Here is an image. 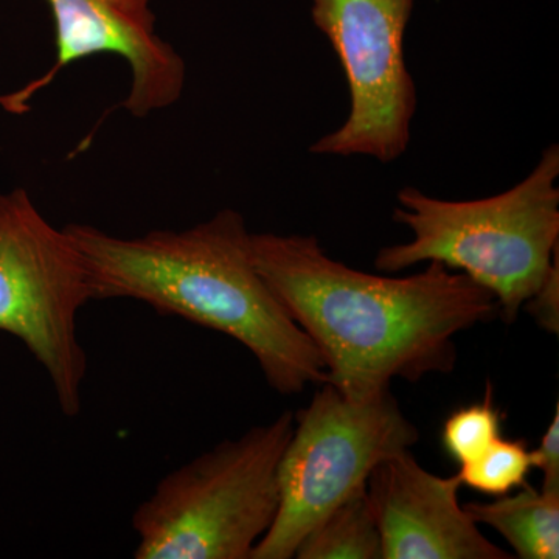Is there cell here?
<instances>
[{
	"label": "cell",
	"instance_id": "52a82bcc",
	"mask_svg": "<svg viewBox=\"0 0 559 559\" xmlns=\"http://www.w3.org/2000/svg\"><path fill=\"white\" fill-rule=\"evenodd\" d=\"M414 0H312L316 27L340 58L349 91L347 120L311 153L389 164L407 151L417 86L404 55Z\"/></svg>",
	"mask_w": 559,
	"mask_h": 559
},
{
	"label": "cell",
	"instance_id": "5bb4252c",
	"mask_svg": "<svg viewBox=\"0 0 559 559\" xmlns=\"http://www.w3.org/2000/svg\"><path fill=\"white\" fill-rule=\"evenodd\" d=\"M522 310L530 312L539 326L558 334L559 331V253L555 257L554 266L544 280L539 289L525 301Z\"/></svg>",
	"mask_w": 559,
	"mask_h": 559
},
{
	"label": "cell",
	"instance_id": "8fae6325",
	"mask_svg": "<svg viewBox=\"0 0 559 559\" xmlns=\"http://www.w3.org/2000/svg\"><path fill=\"white\" fill-rule=\"evenodd\" d=\"M294 558L382 559L380 528L367 487L331 510L305 536Z\"/></svg>",
	"mask_w": 559,
	"mask_h": 559
},
{
	"label": "cell",
	"instance_id": "6da1fadb",
	"mask_svg": "<svg viewBox=\"0 0 559 559\" xmlns=\"http://www.w3.org/2000/svg\"><path fill=\"white\" fill-rule=\"evenodd\" d=\"M260 274L319 349L326 380L366 399L401 378L451 373L455 336L499 318L496 297L437 261L409 277L352 270L311 235L252 234Z\"/></svg>",
	"mask_w": 559,
	"mask_h": 559
},
{
	"label": "cell",
	"instance_id": "8992f818",
	"mask_svg": "<svg viewBox=\"0 0 559 559\" xmlns=\"http://www.w3.org/2000/svg\"><path fill=\"white\" fill-rule=\"evenodd\" d=\"M91 300L86 266L64 227H55L27 190L0 191V331L44 367L69 418L83 406L87 356L76 319Z\"/></svg>",
	"mask_w": 559,
	"mask_h": 559
},
{
	"label": "cell",
	"instance_id": "7a4b0ae2",
	"mask_svg": "<svg viewBox=\"0 0 559 559\" xmlns=\"http://www.w3.org/2000/svg\"><path fill=\"white\" fill-rule=\"evenodd\" d=\"M64 229L86 266L92 299L139 300L226 334L252 353L264 380L282 395L325 382L319 349L260 274L252 231L237 210H221L190 229L134 238L90 224Z\"/></svg>",
	"mask_w": 559,
	"mask_h": 559
},
{
	"label": "cell",
	"instance_id": "5b68a950",
	"mask_svg": "<svg viewBox=\"0 0 559 559\" xmlns=\"http://www.w3.org/2000/svg\"><path fill=\"white\" fill-rule=\"evenodd\" d=\"M293 436L278 466L274 524L250 559H290L331 510L367 487L382 460L418 443L417 426L390 389L352 399L330 382L294 414Z\"/></svg>",
	"mask_w": 559,
	"mask_h": 559
},
{
	"label": "cell",
	"instance_id": "30bf717a",
	"mask_svg": "<svg viewBox=\"0 0 559 559\" xmlns=\"http://www.w3.org/2000/svg\"><path fill=\"white\" fill-rule=\"evenodd\" d=\"M463 507L477 524L496 530L513 547L514 557L559 558V489L525 485L514 496Z\"/></svg>",
	"mask_w": 559,
	"mask_h": 559
},
{
	"label": "cell",
	"instance_id": "3957f363",
	"mask_svg": "<svg viewBox=\"0 0 559 559\" xmlns=\"http://www.w3.org/2000/svg\"><path fill=\"white\" fill-rule=\"evenodd\" d=\"M558 178L559 148L550 145L527 178L485 200H437L404 187L393 219L412 240L382 248L374 266L400 272L437 261L488 289L499 318L513 323L559 253Z\"/></svg>",
	"mask_w": 559,
	"mask_h": 559
},
{
	"label": "cell",
	"instance_id": "7c38bea8",
	"mask_svg": "<svg viewBox=\"0 0 559 559\" xmlns=\"http://www.w3.org/2000/svg\"><path fill=\"white\" fill-rule=\"evenodd\" d=\"M533 469L532 450L524 440H506L500 437L479 459L460 465L455 476L460 484L481 495H510L513 489L527 485Z\"/></svg>",
	"mask_w": 559,
	"mask_h": 559
},
{
	"label": "cell",
	"instance_id": "4fadbf2b",
	"mask_svg": "<svg viewBox=\"0 0 559 559\" xmlns=\"http://www.w3.org/2000/svg\"><path fill=\"white\" fill-rule=\"evenodd\" d=\"M491 384L479 403L452 412L443 425L441 444L459 465L479 459L485 451L502 437L503 417L492 400Z\"/></svg>",
	"mask_w": 559,
	"mask_h": 559
},
{
	"label": "cell",
	"instance_id": "9a60e30c",
	"mask_svg": "<svg viewBox=\"0 0 559 559\" xmlns=\"http://www.w3.org/2000/svg\"><path fill=\"white\" fill-rule=\"evenodd\" d=\"M533 468L543 473L544 489H559V404L538 448L532 450Z\"/></svg>",
	"mask_w": 559,
	"mask_h": 559
},
{
	"label": "cell",
	"instance_id": "ba28073f",
	"mask_svg": "<svg viewBox=\"0 0 559 559\" xmlns=\"http://www.w3.org/2000/svg\"><path fill=\"white\" fill-rule=\"evenodd\" d=\"M154 0H46L55 22L53 64L20 91L0 97L7 112H28V105L73 62L112 55L127 62L130 91L121 108L143 119L171 108L182 97L183 58L157 31Z\"/></svg>",
	"mask_w": 559,
	"mask_h": 559
},
{
	"label": "cell",
	"instance_id": "277c9868",
	"mask_svg": "<svg viewBox=\"0 0 559 559\" xmlns=\"http://www.w3.org/2000/svg\"><path fill=\"white\" fill-rule=\"evenodd\" d=\"M293 412L224 440L164 477L132 514L138 559H250L274 524Z\"/></svg>",
	"mask_w": 559,
	"mask_h": 559
},
{
	"label": "cell",
	"instance_id": "9c48e42d",
	"mask_svg": "<svg viewBox=\"0 0 559 559\" xmlns=\"http://www.w3.org/2000/svg\"><path fill=\"white\" fill-rule=\"evenodd\" d=\"M457 476L419 465L411 450L382 460L367 492L382 543V559H511L460 506Z\"/></svg>",
	"mask_w": 559,
	"mask_h": 559
}]
</instances>
